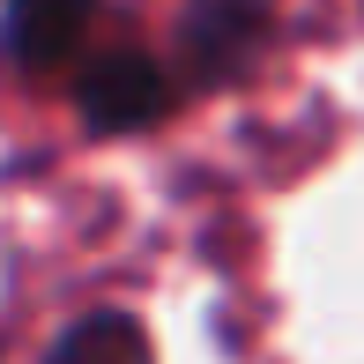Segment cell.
<instances>
[{"label": "cell", "mask_w": 364, "mask_h": 364, "mask_svg": "<svg viewBox=\"0 0 364 364\" xmlns=\"http://www.w3.org/2000/svg\"><path fill=\"white\" fill-rule=\"evenodd\" d=\"M75 97H82V119L90 127L134 134V127H156L164 112H171V75H164L149 53H97L90 68H82Z\"/></svg>", "instance_id": "cell-1"}, {"label": "cell", "mask_w": 364, "mask_h": 364, "mask_svg": "<svg viewBox=\"0 0 364 364\" xmlns=\"http://www.w3.org/2000/svg\"><path fill=\"white\" fill-rule=\"evenodd\" d=\"M97 0H15L8 8V53L23 68H68L90 53Z\"/></svg>", "instance_id": "cell-2"}, {"label": "cell", "mask_w": 364, "mask_h": 364, "mask_svg": "<svg viewBox=\"0 0 364 364\" xmlns=\"http://www.w3.org/2000/svg\"><path fill=\"white\" fill-rule=\"evenodd\" d=\"M45 364H149V335L127 312H90V320H75L68 335L53 342Z\"/></svg>", "instance_id": "cell-3"}, {"label": "cell", "mask_w": 364, "mask_h": 364, "mask_svg": "<svg viewBox=\"0 0 364 364\" xmlns=\"http://www.w3.org/2000/svg\"><path fill=\"white\" fill-rule=\"evenodd\" d=\"M245 38H253V0H201L193 8V53L208 75H223L245 53Z\"/></svg>", "instance_id": "cell-4"}]
</instances>
